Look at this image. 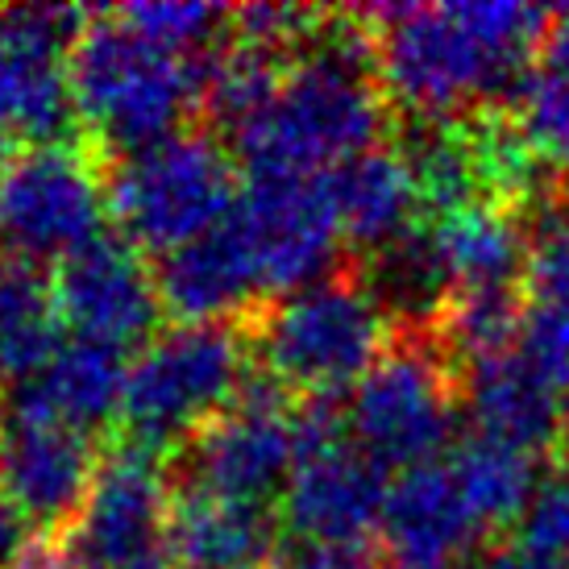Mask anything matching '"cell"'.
Here are the masks:
<instances>
[{
	"instance_id": "obj_1",
	"label": "cell",
	"mask_w": 569,
	"mask_h": 569,
	"mask_svg": "<svg viewBox=\"0 0 569 569\" xmlns=\"http://www.w3.org/2000/svg\"><path fill=\"white\" fill-rule=\"evenodd\" d=\"M362 17L379 42L382 92L416 126L511 109L553 21L532 4H379Z\"/></svg>"
},
{
	"instance_id": "obj_2",
	"label": "cell",
	"mask_w": 569,
	"mask_h": 569,
	"mask_svg": "<svg viewBox=\"0 0 569 569\" xmlns=\"http://www.w3.org/2000/svg\"><path fill=\"white\" fill-rule=\"evenodd\" d=\"M387 121L375 26L362 9L325 13L267 109L233 133V150L250 174H329L379 150Z\"/></svg>"
},
{
	"instance_id": "obj_3",
	"label": "cell",
	"mask_w": 569,
	"mask_h": 569,
	"mask_svg": "<svg viewBox=\"0 0 569 569\" xmlns=\"http://www.w3.org/2000/svg\"><path fill=\"white\" fill-rule=\"evenodd\" d=\"M262 375L296 399H337L370 375L399 332L362 270H337L246 320Z\"/></svg>"
},
{
	"instance_id": "obj_4",
	"label": "cell",
	"mask_w": 569,
	"mask_h": 569,
	"mask_svg": "<svg viewBox=\"0 0 569 569\" xmlns=\"http://www.w3.org/2000/svg\"><path fill=\"white\" fill-rule=\"evenodd\" d=\"M71 92L88 146L104 162L183 133L179 126L200 104L188 59L154 47L117 13L88 17L71 50Z\"/></svg>"
},
{
	"instance_id": "obj_5",
	"label": "cell",
	"mask_w": 569,
	"mask_h": 569,
	"mask_svg": "<svg viewBox=\"0 0 569 569\" xmlns=\"http://www.w3.org/2000/svg\"><path fill=\"white\" fill-rule=\"evenodd\" d=\"M246 325H174L154 332L129 362L121 428L146 453H179L253 379Z\"/></svg>"
},
{
	"instance_id": "obj_6",
	"label": "cell",
	"mask_w": 569,
	"mask_h": 569,
	"mask_svg": "<svg viewBox=\"0 0 569 569\" xmlns=\"http://www.w3.org/2000/svg\"><path fill=\"white\" fill-rule=\"evenodd\" d=\"M349 437L382 470L441 458L461 420V370L432 332H399L346 399Z\"/></svg>"
},
{
	"instance_id": "obj_7",
	"label": "cell",
	"mask_w": 569,
	"mask_h": 569,
	"mask_svg": "<svg viewBox=\"0 0 569 569\" xmlns=\"http://www.w3.org/2000/svg\"><path fill=\"white\" fill-rule=\"evenodd\" d=\"M238 200L229 150L196 129L112 162L109 171V208L117 224L138 250H154L159 258L224 224Z\"/></svg>"
},
{
	"instance_id": "obj_8",
	"label": "cell",
	"mask_w": 569,
	"mask_h": 569,
	"mask_svg": "<svg viewBox=\"0 0 569 569\" xmlns=\"http://www.w3.org/2000/svg\"><path fill=\"white\" fill-rule=\"evenodd\" d=\"M171 461L174 490L267 507L300 466V403L274 379L253 375L241 396Z\"/></svg>"
},
{
	"instance_id": "obj_9",
	"label": "cell",
	"mask_w": 569,
	"mask_h": 569,
	"mask_svg": "<svg viewBox=\"0 0 569 569\" xmlns=\"http://www.w3.org/2000/svg\"><path fill=\"white\" fill-rule=\"evenodd\" d=\"M109 212V174L92 146H30L0 183V253L67 262L104 238Z\"/></svg>"
},
{
	"instance_id": "obj_10",
	"label": "cell",
	"mask_w": 569,
	"mask_h": 569,
	"mask_svg": "<svg viewBox=\"0 0 569 569\" xmlns=\"http://www.w3.org/2000/svg\"><path fill=\"white\" fill-rule=\"evenodd\" d=\"M88 13L63 4L0 9V133L33 146H76L80 109L71 92V50Z\"/></svg>"
},
{
	"instance_id": "obj_11",
	"label": "cell",
	"mask_w": 569,
	"mask_h": 569,
	"mask_svg": "<svg viewBox=\"0 0 569 569\" xmlns=\"http://www.w3.org/2000/svg\"><path fill=\"white\" fill-rule=\"evenodd\" d=\"M174 490L162 458L138 445H112L83 511L59 532L71 569H174Z\"/></svg>"
},
{
	"instance_id": "obj_12",
	"label": "cell",
	"mask_w": 569,
	"mask_h": 569,
	"mask_svg": "<svg viewBox=\"0 0 569 569\" xmlns=\"http://www.w3.org/2000/svg\"><path fill=\"white\" fill-rule=\"evenodd\" d=\"M233 224L250 246L267 296H291L341 270L337 253L346 233L329 174H250L233 208Z\"/></svg>"
},
{
	"instance_id": "obj_13",
	"label": "cell",
	"mask_w": 569,
	"mask_h": 569,
	"mask_svg": "<svg viewBox=\"0 0 569 569\" xmlns=\"http://www.w3.org/2000/svg\"><path fill=\"white\" fill-rule=\"evenodd\" d=\"M100 449L92 432L0 411V495L33 532H67L83 511L100 475Z\"/></svg>"
},
{
	"instance_id": "obj_14",
	"label": "cell",
	"mask_w": 569,
	"mask_h": 569,
	"mask_svg": "<svg viewBox=\"0 0 569 569\" xmlns=\"http://www.w3.org/2000/svg\"><path fill=\"white\" fill-rule=\"evenodd\" d=\"M54 303L76 337L104 346H146L162 320V296L154 270L129 238H96L80 253L59 262Z\"/></svg>"
},
{
	"instance_id": "obj_15",
	"label": "cell",
	"mask_w": 569,
	"mask_h": 569,
	"mask_svg": "<svg viewBox=\"0 0 569 569\" xmlns=\"http://www.w3.org/2000/svg\"><path fill=\"white\" fill-rule=\"evenodd\" d=\"M387 470L353 437L303 453L279 499V516L308 545H362L382 523Z\"/></svg>"
},
{
	"instance_id": "obj_16",
	"label": "cell",
	"mask_w": 569,
	"mask_h": 569,
	"mask_svg": "<svg viewBox=\"0 0 569 569\" xmlns=\"http://www.w3.org/2000/svg\"><path fill=\"white\" fill-rule=\"evenodd\" d=\"M162 312L179 325H246L267 308V287L241 229L229 221L159 258Z\"/></svg>"
},
{
	"instance_id": "obj_17",
	"label": "cell",
	"mask_w": 569,
	"mask_h": 569,
	"mask_svg": "<svg viewBox=\"0 0 569 569\" xmlns=\"http://www.w3.org/2000/svg\"><path fill=\"white\" fill-rule=\"evenodd\" d=\"M382 545L391 566L403 569H458L482 540V523L461 499L449 466H416L391 482L382 507Z\"/></svg>"
},
{
	"instance_id": "obj_18",
	"label": "cell",
	"mask_w": 569,
	"mask_h": 569,
	"mask_svg": "<svg viewBox=\"0 0 569 569\" xmlns=\"http://www.w3.org/2000/svg\"><path fill=\"white\" fill-rule=\"evenodd\" d=\"M126 379V349L71 332L33 379L4 387L0 411L47 416V420L71 425L80 432H96L100 425H109L112 416H121Z\"/></svg>"
},
{
	"instance_id": "obj_19",
	"label": "cell",
	"mask_w": 569,
	"mask_h": 569,
	"mask_svg": "<svg viewBox=\"0 0 569 569\" xmlns=\"http://www.w3.org/2000/svg\"><path fill=\"white\" fill-rule=\"evenodd\" d=\"M461 403L475 425V437L511 445L532 458L553 449L566 428V399L557 396L549 382H540L516 358V349L466 366L461 370Z\"/></svg>"
},
{
	"instance_id": "obj_20",
	"label": "cell",
	"mask_w": 569,
	"mask_h": 569,
	"mask_svg": "<svg viewBox=\"0 0 569 569\" xmlns=\"http://www.w3.org/2000/svg\"><path fill=\"white\" fill-rule=\"evenodd\" d=\"M329 188L346 246H353L366 258L391 250L396 241L411 238L420 224H428L425 200H420L403 150L379 146L370 154L349 159L346 167L329 174Z\"/></svg>"
},
{
	"instance_id": "obj_21",
	"label": "cell",
	"mask_w": 569,
	"mask_h": 569,
	"mask_svg": "<svg viewBox=\"0 0 569 569\" xmlns=\"http://www.w3.org/2000/svg\"><path fill=\"white\" fill-rule=\"evenodd\" d=\"M428 224L441 246L453 296H528V233L520 212L475 204Z\"/></svg>"
},
{
	"instance_id": "obj_22",
	"label": "cell",
	"mask_w": 569,
	"mask_h": 569,
	"mask_svg": "<svg viewBox=\"0 0 569 569\" xmlns=\"http://www.w3.org/2000/svg\"><path fill=\"white\" fill-rule=\"evenodd\" d=\"M171 553L174 569H262L274 553V520L267 507L174 490Z\"/></svg>"
},
{
	"instance_id": "obj_23",
	"label": "cell",
	"mask_w": 569,
	"mask_h": 569,
	"mask_svg": "<svg viewBox=\"0 0 569 569\" xmlns=\"http://www.w3.org/2000/svg\"><path fill=\"white\" fill-rule=\"evenodd\" d=\"M54 279L42 267L0 253V387L33 379L63 346Z\"/></svg>"
},
{
	"instance_id": "obj_24",
	"label": "cell",
	"mask_w": 569,
	"mask_h": 569,
	"mask_svg": "<svg viewBox=\"0 0 569 569\" xmlns=\"http://www.w3.org/2000/svg\"><path fill=\"white\" fill-rule=\"evenodd\" d=\"M507 112L523 142L549 167H569V13L549 21L537 59Z\"/></svg>"
},
{
	"instance_id": "obj_25",
	"label": "cell",
	"mask_w": 569,
	"mask_h": 569,
	"mask_svg": "<svg viewBox=\"0 0 569 569\" xmlns=\"http://www.w3.org/2000/svg\"><path fill=\"white\" fill-rule=\"evenodd\" d=\"M453 478H458L461 499L470 503L475 520L482 528H507L520 523L523 507L532 499L540 482L537 458L520 453L511 445L487 441V437H470L453 449V458L445 461Z\"/></svg>"
},
{
	"instance_id": "obj_26",
	"label": "cell",
	"mask_w": 569,
	"mask_h": 569,
	"mask_svg": "<svg viewBox=\"0 0 569 569\" xmlns=\"http://www.w3.org/2000/svg\"><path fill=\"white\" fill-rule=\"evenodd\" d=\"M129 30L150 38L154 47L171 50L179 59H200L217 50L233 30V9L224 4H188V0H154V4H126L112 9Z\"/></svg>"
},
{
	"instance_id": "obj_27",
	"label": "cell",
	"mask_w": 569,
	"mask_h": 569,
	"mask_svg": "<svg viewBox=\"0 0 569 569\" xmlns=\"http://www.w3.org/2000/svg\"><path fill=\"white\" fill-rule=\"evenodd\" d=\"M528 233V303L569 300V200H545L523 221Z\"/></svg>"
},
{
	"instance_id": "obj_28",
	"label": "cell",
	"mask_w": 569,
	"mask_h": 569,
	"mask_svg": "<svg viewBox=\"0 0 569 569\" xmlns=\"http://www.w3.org/2000/svg\"><path fill=\"white\" fill-rule=\"evenodd\" d=\"M516 545L569 569V461L540 475L532 499L516 523Z\"/></svg>"
},
{
	"instance_id": "obj_29",
	"label": "cell",
	"mask_w": 569,
	"mask_h": 569,
	"mask_svg": "<svg viewBox=\"0 0 569 569\" xmlns=\"http://www.w3.org/2000/svg\"><path fill=\"white\" fill-rule=\"evenodd\" d=\"M511 349L540 382H549L557 396H569V300L528 303Z\"/></svg>"
},
{
	"instance_id": "obj_30",
	"label": "cell",
	"mask_w": 569,
	"mask_h": 569,
	"mask_svg": "<svg viewBox=\"0 0 569 569\" xmlns=\"http://www.w3.org/2000/svg\"><path fill=\"white\" fill-rule=\"evenodd\" d=\"M270 569H379L362 545H308L296 540L279 549Z\"/></svg>"
},
{
	"instance_id": "obj_31",
	"label": "cell",
	"mask_w": 569,
	"mask_h": 569,
	"mask_svg": "<svg viewBox=\"0 0 569 569\" xmlns=\"http://www.w3.org/2000/svg\"><path fill=\"white\" fill-rule=\"evenodd\" d=\"M9 569H71L63 537L54 532H30L26 545L17 549V557L9 561Z\"/></svg>"
},
{
	"instance_id": "obj_32",
	"label": "cell",
	"mask_w": 569,
	"mask_h": 569,
	"mask_svg": "<svg viewBox=\"0 0 569 569\" xmlns=\"http://www.w3.org/2000/svg\"><path fill=\"white\" fill-rule=\"evenodd\" d=\"M475 569H566V566L545 561V557L528 553V549H520V545H507V549H495V553L482 557Z\"/></svg>"
},
{
	"instance_id": "obj_33",
	"label": "cell",
	"mask_w": 569,
	"mask_h": 569,
	"mask_svg": "<svg viewBox=\"0 0 569 569\" xmlns=\"http://www.w3.org/2000/svg\"><path fill=\"white\" fill-rule=\"evenodd\" d=\"M26 545V520L17 516L9 499L0 495V569H9V561L17 557V549Z\"/></svg>"
},
{
	"instance_id": "obj_34",
	"label": "cell",
	"mask_w": 569,
	"mask_h": 569,
	"mask_svg": "<svg viewBox=\"0 0 569 569\" xmlns=\"http://www.w3.org/2000/svg\"><path fill=\"white\" fill-rule=\"evenodd\" d=\"M9 167H13V138H4V133H0V183H4Z\"/></svg>"
},
{
	"instance_id": "obj_35",
	"label": "cell",
	"mask_w": 569,
	"mask_h": 569,
	"mask_svg": "<svg viewBox=\"0 0 569 569\" xmlns=\"http://www.w3.org/2000/svg\"><path fill=\"white\" fill-rule=\"evenodd\" d=\"M561 441H566V449H569V399H566V428H561Z\"/></svg>"
},
{
	"instance_id": "obj_36",
	"label": "cell",
	"mask_w": 569,
	"mask_h": 569,
	"mask_svg": "<svg viewBox=\"0 0 569 569\" xmlns=\"http://www.w3.org/2000/svg\"><path fill=\"white\" fill-rule=\"evenodd\" d=\"M387 569H403V566H387Z\"/></svg>"
}]
</instances>
